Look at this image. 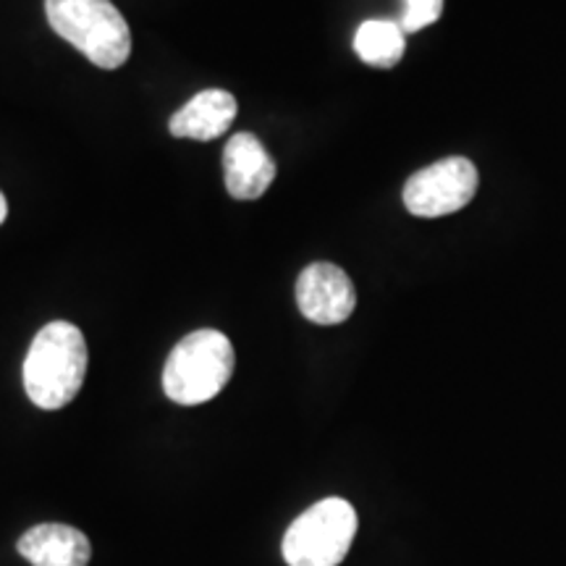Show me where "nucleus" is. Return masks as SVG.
<instances>
[{
  "label": "nucleus",
  "mask_w": 566,
  "mask_h": 566,
  "mask_svg": "<svg viewBox=\"0 0 566 566\" xmlns=\"http://www.w3.org/2000/svg\"><path fill=\"white\" fill-rule=\"evenodd\" d=\"M6 216H9V202H6L3 192H0V223L6 221Z\"/></svg>",
  "instance_id": "12"
},
{
  "label": "nucleus",
  "mask_w": 566,
  "mask_h": 566,
  "mask_svg": "<svg viewBox=\"0 0 566 566\" xmlns=\"http://www.w3.org/2000/svg\"><path fill=\"white\" fill-rule=\"evenodd\" d=\"M478 192V168L467 158H446L409 176L405 205L417 218H441L467 208Z\"/></svg>",
  "instance_id": "5"
},
{
  "label": "nucleus",
  "mask_w": 566,
  "mask_h": 566,
  "mask_svg": "<svg viewBox=\"0 0 566 566\" xmlns=\"http://www.w3.org/2000/svg\"><path fill=\"white\" fill-rule=\"evenodd\" d=\"M233 346L221 331L202 328L181 338L163 370V391L181 407H197L216 399L231 380Z\"/></svg>",
  "instance_id": "3"
},
{
  "label": "nucleus",
  "mask_w": 566,
  "mask_h": 566,
  "mask_svg": "<svg viewBox=\"0 0 566 566\" xmlns=\"http://www.w3.org/2000/svg\"><path fill=\"white\" fill-rule=\"evenodd\" d=\"M357 535V512L344 499H323L296 516L283 535L289 566H338Z\"/></svg>",
  "instance_id": "4"
},
{
  "label": "nucleus",
  "mask_w": 566,
  "mask_h": 566,
  "mask_svg": "<svg viewBox=\"0 0 566 566\" xmlns=\"http://www.w3.org/2000/svg\"><path fill=\"white\" fill-rule=\"evenodd\" d=\"M226 189L233 200H260L275 179V163L250 132L237 134L223 150Z\"/></svg>",
  "instance_id": "7"
},
{
  "label": "nucleus",
  "mask_w": 566,
  "mask_h": 566,
  "mask_svg": "<svg viewBox=\"0 0 566 566\" xmlns=\"http://www.w3.org/2000/svg\"><path fill=\"white\" fill-rule=\"evenodd\" d=\"M237 97L226 90H205L176 111L168 122V132L179 139L210 142L223 137L237 118Z\"/></svg>",
  "instance_id": "9"
},
{
  "label": "nucleus",
  "mask_w": 566,
  "mask_h": 566,
  "mask_svg": "<svg viewBox=\"0 0 566 566\" xmlns=\"http://www.w3.org/2000/svg\"><path fill=\"white\" fill-rule=\"evenodd\" d=\"M87 359V342L74 323H48L24 359V391L32 405L48 412L71 405L82 391Z\"/></svg>",
  "instance_id": "1"
},
{
  "label": "nucleus",
  "mask_w": 566,
  "mask_h": 566,
  "mask_svg": "<svg viewBox=\"0 0 566 566\" xmlns=\"http://www.w3.org/2000/svg\"><path fill=\"white\" fill-rule=\"evenodd\" d=\"M443 13V0H405V9H401L399 27L405 34H415L424 30V27L436 24Z\"/></svg>",
  "instance_id": "11"
},
{
  "label": "nucleus",
  "mask_w": 566,
  "mask_h": 566,
  "mask_svg": "<svg viewBox=\"0 0 566 566\" xmlns=\"http://www.w3.org/2000/svg\"><path fill=\"white\" fill-rule=\"evenodd\" d=\"M51 30L97 69H122L132 55V32L111 0H45Z\"/></svg>",
  "instance_id": "2"
},
{
  "label": "nucleus",
  "mask_w": 566,
  "mask_h": 566,
  "mask_svg": "<svg viewBox=\"0 0 566 566\" xmlns=\"http://www.w3.org/2000/svg\"><path fill=\"white\" fill-rule=\"evenodd\" d=\"M17 551L32 566H87L92 558L90 537L59 522L27 530L19 537Z\"/></svg>",
  "instance_id": "8"
},
{
  "label": "nucleus",
  "mask_w": 566,
  "mask_h": 566,
  "mask_svg": "<svg viewBox=\"0 0 566 566\" xmlns=\"http://www.w3.org/2000/svg\"><path fill=\"white\" fill-rule=\"evenodd\" d=\"M405 48L407 34L399 27V21L370 19L359 24L357 34H354V51L367 66L394 69L405 59Z\"/></svg>",
  "instance_id": "10"
},
{
  "label": "nucleus",
  "mask_w": 566,
  "mask_h": 566,
  "mask_svg": "<svg viewBox=\"0 0 566 566\" xmlns=\"http://www.w3.org/2000/svg\"><path fill=\"white\" fill-rule=\"evenodd\" d=\"M296 307L315 325H338L349 321L357 307L354 283L334 263L307 265L296 279Z\"/></svg>",
  "instance_id": "6"
}]
</instances>
